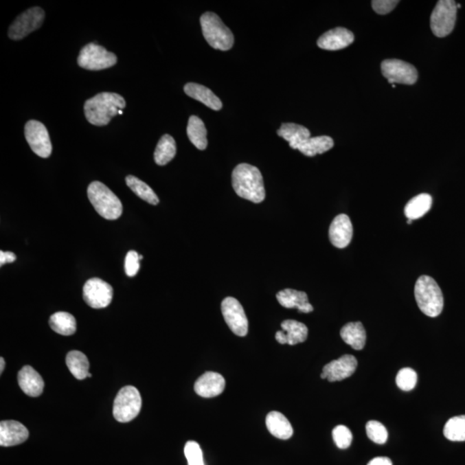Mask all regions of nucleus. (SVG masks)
<instances>
[{"mask_svg":"<svg viewBox=\"0 0 465 465\" xmlns=\"http://www.w3.org/2000/svg\"><path fill=\"white\" fill-rule=\"evenodd\" d=\"M232 185L236 194L249 201L260 203L266 199L262 174L256 166L242 163L234 169Z\"/></svg>","mask_w":465,"mask_h":465,"instance_id":"obj_1","label":"nucleus"},{"mask_svg":"<svg viewBox=\"0 0 465 465\" xmlns=\"http://www.w3.org/2000/svg\"><path fill=\"white\" fill-rule=\"evenodd\" d=\"M125 106L126 102L121 95L101 93L86 101L84 106V115L87 121L95 126H105Z\"/></svg>","mask_w":465,"mask_h":465,"instance_id":"obj_2","label":"nucleus"},{"mask_svg":"<svg viewBox=\"0 0 465 465\" xmlns=\"http://www.w3.org/2000/svg\"><path fill=\"white\" fill-rule=\"evenodd\" d=\"M415 297L420 310L427 317H437L442 313V291L433 277L423 275L418 278L415 287Z\"/></svg>","mask_w":465,"mask_h":465,"instance_id":"obj_3","label":"nucleus"},{"mask_svg":"<svg viewBox=\"0 0 465 465\" xmlns=\"http://www.w3.org/2000/svg\"><path fill=\"white\" fill-rule=\"evenodd\" d=\"M87 195L94 209L104 219L117 220L123 214L120 199L103 183H91L88 186Z\"/></svg>","mask_w":465,"mask_h":465,"instance_id":"obj_4","label":"nucleus"},{"mask_svg":"<svg viewBox=\"0 0 465 465\" xmlns=\"http://www.w3.org/2000/svg\"><path fill=\"white\" fill-rule=\"evenodd\" d=\"M203 35L214 49L227 51L232 49L235 38L232 32L214 12H205L200 19Z\"/></svg>","mask_w":465,"mask_h":465,"instance_id":"obj_5","label":"nucleus"},{"mask_svg":"<svg viewBox=\"0 0 465 465\" xmlns=\"http://www.w3.org/2000/svg\"><path fill=\"white\" fill-rule=\"evenodd\" d=\"M142 400L139 390L134 386H125L115 396L113 416L117 422H130L139 415Z\"/></svg>","mask_w":465,"mask_h":465,"instance_id":"obj_6","label":"nucleus"},{"mask_svg":"<svg viewBox=\"0 0 465 465\" xmlns=\"http://www.w3.org/2000/svg\"><path fill=\"white\" fill-rule=\"evenodd\" d=\"M117 63L115 54L109 52L96 43H88L80 50L78 64L84 69L100 71L113 67Z\"/></svg>","mask_w":465,"mask_h":465,"instance_id":"obj_7","label":"nucleus"},{"mask_svg":"<svg viewBox=\"0 0 465 465\" xmlns=\"http://www.w3.org/2000/svg\"><path fill=\"white\" fill-rule=\"evenodd\" d=\"M457 3L440 0L431 15V29L438 37H444L453 32L457 16Z\"/></svg>","mask_w":465,"mask_h":465,"instance_id":"obj_8","label":"nucleus"},{"mask_svg":"<svg viewBox=\"0 0 465 465\" xmlns=\"http://www.w3.org/2000/svg\"><path fill=\"white\" fill-rule=\"evenodd\" d=\"M45 19V12L40 8L27 10L20 14L12 25L10 26L8 35L15 41L21 40L29 34L35 32L43 25Z\"/></svg>","mask_w":465,"mask_h":465,"instance_id":"obj_9","label":"nucleus"},{"mask_svg":"<svg viewBox=\"0 0 465 465\" xmlns=\"http://www.w3.org/2000/svg\"><path fill=\"white\" fill-rule=\"evenodd\" d=\"M224 320L234 334L244 337L249 332V321L242 305L234 297H226L222 303Z\"/></svg>","mask_w":465,"mask_h":465,"instance_id":"obj_10","label":"nucleus"},{"mask_svg":"<svg viewBox=\"0 0 465 465\" xmlns=\"http://www.w3.org/2000/svg\"><path fill=\"white\" fill-rule=\"evenodd\" d=\"M25 134L27 142L36 155L49 158L52 154L49 131L45 125L38 121L30 120L25 125Z\"/></svg>","mask_w":465,"mask_h":465,"instance_id":"obj_11","label":"nucleus"},{"mask_svg":"<svg viewBox=\"0 0 465 465\" xmlns=\"http://www.w3.org/2000/svg\"><path fill=\"white\" fill-rule=\"evenodd\" d=\"M83 297L91 308H106L113 298V288L100 278H91L84 285Z\"/></svg>","mask_w":465,"mask_h":465,"instance_id":"obj_12","label":"nucleus"},{"mask_svg":"<svg viewBox=\"0 0 465 465\" xmlns=\"http://www.w3.org/2000/svg\"><path fill=\"white\" fill-rule=\"evenodd\" d=\"M383 76L389 83L413 84L418 80V72L415 67L400 60H385L381 65Z\"/></svg>","mask_w":465,"mask_h":465,"instance_id":"obj_13","label":"nucleus"},{"mask_svg":"<svg viewBox=\"0 0 465 465\" xmlns=\"http://www.w3.org/2000/svg\"><path fill=\"white\" fill-rule=\"evenodd\" d=\"M358 367V361L354 356L346 354L326 365L321 374V379L329 382L342 381L351 376Z\"/></svg>","mask_w":465,"mask_h":465,"instance_id":"obj_14","label":"nucleus"},{"mask_svg":"<svg viewBox=\"0 0 465 465\" xmlns=\"http://www.w3.org/2000/svg\"><path fill=\"white\" fill-rule=\"evenodd\" d=\"M352 224L350 218L345 214L335 217L329 227V239L337 249H345L351 243L352 239Z\"/></svg>","mask_w":465,"mask_h":465,"instance_id":"obj_15","label":"nucleus"},{"mask_svg":"<svg viewBox=\"0 0 465 465\" xmlns=\"http://www.w3.org/2000/svg\"><path fill=\"white\" fill-rule=\"evenodd\" d=\"M282 331H277L275 338L280 344L295 345L303 343L308 338L307 326L294 320L282 322Z\"/></svg>","mask_w":465,"mask_h":465,"instance_id":"obj_16","label":"nucleus"},{"mask_svg":"<svg viewBox=\"0 0 465 465\" xmlns=\"http://www.w3.org/2000/svg\"><path fill=\"white\" fill-rule=\"evenodd\" d=\"M225 378L219 373L207 372L196 380L195 392L205 398H212L220 395L225 389Z\"/></svg>","mask_w":465,"mask_h":465,"instance_id":"obj_17","label":"nucleus"},{"mask_svg":"<svg viewBox=\"0 0 465 465\" xmlns=\"http://www.w3.org/2000/svg\"><path fill=\"white\" fill-rule=\"evenodd\" d=\"M30 433L26 427L16 420H3L0 423V446H18L28 440Z\"/></svg>","mask_w":465,"mask_h":465,"instance_id":"obj_18","label":"nucleus"},{"mask_svg":"<svg viewBox=\"0 0 465 465\" xmlns=\"http://www.w3.org/2000/svg\"><path fill=\"white\" fill-rule=\"evenodd\" d=\"M354 42V35L350 30L338 27L328 30L317 41V45L325 50H339L351 45Z\"/></svg>","mask_w":465,"mask_h":465,"instance_id":"obj_19","label":"nucleus"},{"mask_svg":"<svg viewBox=\"0 0 465 465\" xmlns=\"http://www.w3.org/2000/svg\"><path fill=\"white\" fill-rule=\"evenodd\" d=\"M18 381L20 388L26 395L32 397L42 395L44 389L43 379L32 366L25 365L20 370Z\"/></svg>","mask_w":465,"mask_h":465,"instance_id":"obj_20","label":"nucleus"},{"mask_svg":"<svg viewBox=\"0 0 465 465\" xmlns=\"http://www.w3.org/2000/svg\"><path fill=\"white\" fill-rule=\"evenodd\" d=\"M277 299L282 306L286 308H297L301 313H310L313 306L308 303L307 294L304 291L285 288L277 294Z\"/></svg>","mask_w":465,"mask_h":465,"instance_id":"obj_21","label":"nucleus"},{"mask_svg":"<svg viewBox=\"0 0 465 465\" xmlns=\"http://www.w3.org/2000/svg\"><path fill=\"white\" fill-rule=\"evenodd\" d=\"M266 424L271 435L277 439L286 440L293 435V426L286 417L280 412L271 411L268 413Z\"/></svg>","mask_w":465,"mask_h":465,"instance_id":"obj_22","label":"nucleus"},{"mask_svg":"<svg viewBox=\"0 0 465 465\" xmlns=\"http://www.w3.org/2000/svg\"><path fill=\"white\" fill-rule=\"evenodd\" d=\"M278 137L288 142L290 147L298 149L308 139L310 138V132L307 128L296 124H283L277 131Z\"/></svg>","mask_w":465,"mask_h":465,"instance_id":"obj_23","label":"nucleus"},{"mask_svg":"<svg viewBox=\"0 0 465 465\" xmlns=\"http://www.w3.org/2000/svg\"><path fill=\"white\" fill-rule=\"evenodd\" d=\"M185 93L189 97L201 102L207 107L212 109L214 111H220L223 107L222 101L218 97L214 94L212 90L202 84L196 83L186 84L184 87Z\"/></svg>","mask_w":465,"mask_h":465,"instance_id":"obj_24","label":"nucleus"},{"mask_svg":"<svg viewBox=\"0 0 465 465\" xmlns=\"http://www.w3.org/2000/svg\"><path fill=\"white\" fill-rule=\"evenodd\" d=\"M341 336L354 350H362L366 342V332L361 322H349L341 328Z\"/></svg>","mask_w":465,"mask_h":465,"instance_id":"obj_25","label":"nucleus"},{"mask_svg":"<svg viewBox=\"0 0 465 465\" xmlns=\"http://www.w3.org/2000/svg\"><path fill=\"white\" fill-rule=\"evenodd\" d=\"M433 205V199L429 194H420L413 198L407 203L404 213L407 218L416 220L419 219L429 212Z\"/></svg>","mask_w":465,"mask_h":465,"instance_id":"obj_26","label":"nucleus"},{"mask_svg":"<svg viewBox=\"0 0 465 465\" xmlns=\"http://www.w3.org/2000/svg\"><path fill=\"white\" fill-rule=\"evenodd\" d=\"M49 326L57 334L64 336L73 335L76 332V320L67 312H57L51 315Z\"/></svg>","mask_w":465,"mask_h":465,"instance_id":"obj_27","label":"nucleus"},{"mask_svg":"<svg viewBox=\"0 0 465 465\" xmlns=\"http://www.w3.org/2000/svg\"><path fill=\"white\" fill-rule=\"evenodd\" d=\"M67 368L69 369L74 378L83 380L89 374V361L86 355L80 351H71L66 358Z\"/></svg>","mask_w":465,"mask_h":465,"instance_id":"obj_28","label":"nucleus"},{"mask_svg":"<svg viewBox=\"0 0 465 465\" xmlns=\"http://www.w3.org/2000/svg\"><path fill=\"white\" fill-rule=\"evenodd\" d=\"M188 135L190 141L196 148L199 150H205L208 146L205 125L196 115H192L189 118Z\"/></svg>","mask_w":465,"mask_h":465,"instance_id":"obj_29","label":"nucleus"},{"mask_svg":"<svg viewBox=\"0 0 465 465\" xmlns=\"http://www.w3.org/2000/svg\"><path fill=\"white\" fill-rule=\"evenodd\" d=\"M177 147L174 139L170 135H164L159 139L155 151V161L159 166H165L175 157Z\"/></svg>","mask_w":465,"mask_h":465,"instance_id":"obj_30","label":"nucleus"},{"mask_svg":"<svg viewBox=\"0 0 465 465\" xmlns=\"http://www.w3.org/2000/svg\"><path fill=\"white\" fill-rule=\"evenodd\" d=\"M334 140L330 137H310L301 146L298 150L308 157H314L317 155L324 154L334 147Z\"/></svg>","mask_w":465,"mask_h":465,"instance_id":"obj_31","label":"nucleus"},{"mask_svg":"<svg viewBox=\"0 0 465 465\" xmlns=\"http://www.w3.org/2000/svg\"><path fill=\"white\" fill-rule=\"evenodd\" d=\"M126 184L139 198L152 205H158L159 200L157 195L152 191L150 186L141 181V179L135 177V176H127Z\"/></svg>","mask_w":465,"mask_h":465,"instance_id":"obj_32","label":"nucleus"},{"mask_svg":"<svg viewBox=\"0 0 465 465\" xmlns=\"http://www.w3.org/2000/svg\"><path fill=\"white\" fill-rule=\"evenodd\" d=\"M444 435L451 441H465V416H455L446 423Z\"/></svg>","mask_w":465,"mask_h":465,"instance_id":"obj_33","label":"nucleus"},{"mask_svg":"<svg viewBox=\"0 0 465 465\" xmlns=\"http://www.w3.org/2000/svg\"><path fill=\"white\" fill-rule=\"evenodd\" d=\"M417 380V373L411 368H403L400 370L396 376V385L403 392H410L416 388Z\"/></svg>","mask_w":465,"mask_h":465,"instance_id":"obj_34","label":"nucleus"},{"mask_svg":"<svg viewBox=\"0 0 465 465\" xmlns=\"http://www.w3.org/2000/svg\"><path fill=\"white\" fill-rule=\"evenodd\" d=\"M365 429L369 439L376 444H383L388 440V431L381 422L370 420L366 424Z\"/></svg>","mask_w":465,"mask_h":465,"instance_id":"obj_35","label":"nucleus"},{"mask_svg":"<svg viewBox=\"0 0 465 465\" xmlns=\"http://www.w3.org/2000/svg\"><path fill=\"white\" fill-rule=\"evenodd\" d=\"M332 439L339 449H348L352 444V433L348 427L339 425L332 430Z\"/></svg>","mask_w":465,"mask_h":465,"instance_id":"obj_36","label":"nucleus"},{"mask_svg":"<svg viewBox=\"0 0 465 465\" xmlns=\"http://www.w3.org/2000/svg\"><path fill=\"white\" fill-rule=\"evenodd\" d=\"M185 455L188 465H205L203 461V451L196 441H188L185 446Z\"/></svg>","mask_w":465,"mask_h":465,"instance_id":"obj_37","label":"nucleus"},{"mask_svg":"<svg viewBox=\"0 0 465 465\" xmlns=\"http://www.w3.org/2000/svg\"><path fill=\"white\" fill-rule=\"evenodd\" d=\"M140 256L135 251H130L125 258V273L128 277H135L140 270Z\"/></svg>","mask_w":465,"mask_h":465,"instance_id":"obj_38","label":"nucleus"},{"mask_svg":"<svg viewBox=\"0 0 465 465\" xmlns=\"http://www.w3.org/2000/svg\"><path fill=\"white\" fill-rule=\"evenodd\" d=\"M398 3L397 0H374L372 2V5L376 13L385 15L392 12Z\"/></svg>","mask_w":465,"mask_h":465,"instance_id":"obj_39","label":"nucleus"},{"mask_svg":"<svg viewBox=\"0 0 465 465\" xmlns=\"http://www.w3.org/2000/svg\"><path fill=\"white\" fill-rule=\"evenodd\" d=\"M16 259V256L12 252H0V264L4 266L5 264L12 263Z\"/></svg>","mask_w":465,"mask_h":465,"instance_id":"obj_40","label":"nucleus"},{"mask_svg":"<svg viewBox=\"0 0 465 465\" xmlns=\"http://www.w3.org/2000/svg\"><path fill=\"white\" fill-rule=\"evenodd\" d=\"M367 465H393L390 458L387 457H378L373 458Z\"/></svg>","mask_w":465,"mask_h":465,"instance_id":"obj_41","label":"nucleus"},{"mask_svg":"<svg viewBox=\"0 0 465 465\" xmlns=\"http://www.w3.org/2000/svg\"><path fill=\"white\" fill-rule=\"evenodd\" d=\"M5 366V362L4 361V358L1 357V359H0V373H1V374L3 372H4Z\"/></svg>","mask_w":465,"mask_h":465,"instance_id":"obj_42","label":"nucleus"},{"mask_svg":"<svg viewBox=\"0 0 465 465\" xmlns=\"http://www.w3.org/2000/svg\"><path fill=\"white\" fill-rule=\"evenodd\" d=\"M412 222H413V220L408 219V224H411Z\"/></svg>","mask_w":465,"mask_h":465,"instance_id":"obj_43","label":"nucleus"},{"mask_svg":"<svg viewBox=\"0 0 465 465\" xmlns=\"http://www.w3.org/2000/svg\"><path fill=\"white\" fill-rule=\"evenodd\" d=\"M118 115H123V111L120 110V112H118Z\"/></svg>","mask_w":465,"mask_h":465,"instance_id":"obj_44","label":"nucleus"},{"mask_svg":"<svg viewBox=\"0 0 465 465\" xmlns=\"http://www.w3.org/2000/svg\"><path fill=\"white\" fill-rule=\"evenodd\" d=\"M91 373H89V374H88V378H91Z\"/></svg>","mask_w":465,"mask_h":465,"instance_id":"obj_45","label":"nucleus"}]
</instances>
